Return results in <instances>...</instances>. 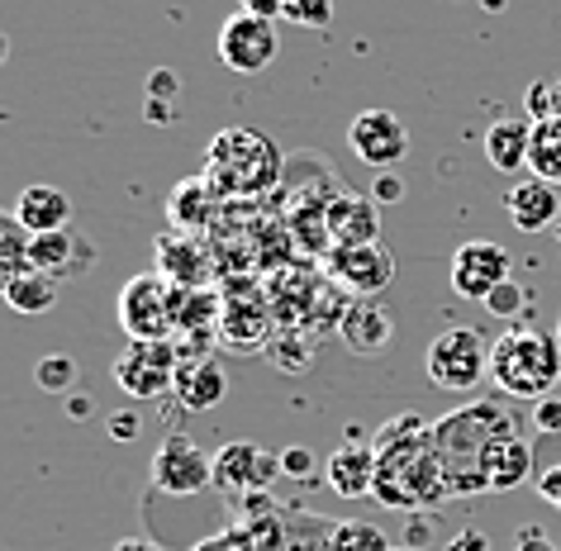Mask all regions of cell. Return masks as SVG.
I'll return each mask as SVG.
<instances>
[{"label": "cell", "mask_w": 561, "mask_h": 551, "mask_svg": "<svg viewBox=\"0 0 561 551\" xmlns=\"http://www.w3.org/2000/svg\"><path fill=\"white\" fill-rule=\"evenodd\" d=\"M371 447H376V485H371V494L386 508H433V504L453 500L443 457H438V447H433V437H428V423L419 414L390 418Z\"/></svg>", "instance_id": "obj_1"}, {"label": "cell", "mask_w": 561, "mask_h": 551, "mask_svg": "<svg viewBox=\"0 0 561 551\" xmlns=\"http://www.w3.org/2000/svg\"><path fill=\"white\" fill-rule=\"evenodd\" d=\"M510 433H518V418L504 414L500 400L461 404L457 414L428 423V437H433V447H438V457H443L453 500H461V494H490L485 461H490V451H495Z\"/></svg>", "instance_id": "obj_2"}, {"label": "cell", "mask_w": 561, "mask_h": 551, "mask_svg": "<svg viewBox=\"0 0 561 551\" xmlns=\"http://www.w3.org/2000/svg\"><path fill=\"white\" fill-rule=\"evenodd\" d=\"M286 172L280 148L257 129H219L205 148L201 176L219 200H243V195H266Z\"/></svg>", "instance_id": "obj_3"}, {"label": "cell", "mask_w": 561, "mask_h": 551, "mask_svg": "<svg viewBox=\"0 0 561 551\" xmlns=\"http://www.w3.org/2000/svg\"><path fill=\"white\" fill-rule=\"evenodd\" d=\"M490 380L504 400H542L561 386V337L542 329H504L490 343Z\"/></svg>", "instance_id": "obj_4"}, {"label": "cell", "mask_w": 561, "mask_h": 551, "mask_svg": "<svg viewBox=\"0 0 561 551\" xmlns=\"http://www.w3.org/2000/svg\"><path fill=\"white\" fill-rule=\"evenodd\" d=\"M176 343L172 337H129V347L115 357L110 376L129 400H162L167 390H176Z\"/></svg>", "instance_id": "obj_5"}, {"label": "cell", "mask_w": 561, "mask_h": 551, "mask_svg": "<svg viewBox=\"0 0 561 551\" xmlns=\"http://www.w3.org/2000/svg\"><path fill=\"white\" fill-rule=\"evenodd\" d=\"M428 380L438 390H453V394H471L481 380L490 376V343L476 329H443L438 337L428 343Z\"/></svg>", "instance_id": "obj_6"}, {"label": "cell", "mask_w": 561, "mask_h": 551, "mask_svg": "<svg viewBox=\"0 0 561 551\" xmlns=\"http://www.w3.org/2000/svg\"><path fill=\"white\" fill-rule=\"evenodd\" d=\"M152 490L172 494V500H195V494L215 490V457L186 433H167L158 451H152Z\"/></svg>", "instance_id": "obj_7"}, {"label": "cell", "mask_w": 561, "mask_h": 551, "mask_svg": "<svg viewBox=\"0 0 561 551\" xmlns=\"http://www.w3.org/2000/svg\"><path fill=\"white\" fill-rule=\"evenodd\" d=\"M119 329L129 337H176V286L162 272H144L119 290Z\"/></svg>", "instance_id": "obj_8"}, {"label": "cell", "mask_w": 561, "mask_h": 551, "mask_svg": "<svg viewBox=\"0 0 561 551\" xmlns=\"http://www.w3.org/2000/svg\"><path fill=\"white\" fill-rule=\"evenodd\" d=\"M215 53L219 62L238 77H257L276 62L280 53V38H276V20L266 15H252V10H233L229 20L219 24V38H215Z\"/></svg>", "instance_id": "obj_9"}, {"label": "cell", "mask_w": 561, "mask_h": 551, "mask_svg": "<svg viewBox=\"0 0 561 551\" xmlns=\"http://www.w3.org/2000/svg\"><path fill=\"white\" fill-rule=\"evenodd\" d=\"M329 280L357 300H376L390 280H396V257L386 243H353V248H333L329 257Z\"/></svg>", "instance_id": "obj_10"}, {"label": "cell", "mask_w": 561, "mask_h": 551, "mask_svg": "<svg viewBox=\"0 0 561 551\" xmlns=\"http://www.w3.org/2000/svg\"><path fill=\"white\" fill-rule=\"evenodd\" d=\"M286 475L280 471V451H262L257 443H224L215 451V490L238 500L252 490H272V480Z\"/></svg>", "instance_id": "obj_11"}, {"label": "cell", "mask_w": 561, "mask_h": 551, "mask_svg": "<svg viewBox=\"0 0 561 551\" xmlns=\"http://www.w3.org/2000/svg\"><path fill=\"white\" fill-rule=\"evenodd\" d=\"M347 144L367 167L376 172H390L396 162H404V152H410V129H404V119L396 110H362V115L347 124Z\"/></svg>", "instance_id": "obj_12"}, {"label": "cell", "mask_w": 561, "mask_h": 551, "mask_svg": "<svg viewBox=\"0 0 561 551\" xmlns=\"http://www.w3.org/2000/svg\"><path fill=\"white\" fill-rule=\"evenodd\" d=\"M514 276V257L510 248L490 243V238H471L453 252V290L461 300H485L500 280Z\"/></svg>", "instance_id": "obj_13"}, {"label": "cell", "mask_w": 561, "mask_h": 551, "mask_svg": "<svg viewBox=\"0 0 561 551\" xmlns=\"http://www.w3.org/2000/svg\"><path fill=\"white\" fill-rule=\"evenodd\" d=\"M504 215H510V223L518 233H542L561 219V195H557L552 181H542V176L514 181L510 195H504Z\"/></svg>", "instance_id": "obj_14"}, {"label": "cell", "mask_w": 561, "mask_h": 551, "mask_svg": "<svg viewBox=\"0 0 561 551\" xmlns=\"http://www.w3.org/2000/svg\"><path fill=\"white\" fill-rule=\"evenodd\" d=\"M339 337L347 343V352H357V357H381V352L390 347V337H396V319H390L386 305L357 300V305L343 309Z\"/></svg>", "instance_id": "obj_15"}, {"label": "cell", "mask_w": 561, "mask_h": 551, "mask_svg": "<svg viewBox=\"0 0 561 551\" xmlns=\"http://www.w3.org/2000/svg\"><path fill=\"white\" fill-rule=\"evenodd\" d=\"M329 238L333 248H353V243H381V215H376L371 195L339 191L329 200Z\"/></svg>", "instance_id": "obj_16"}, {"label": "cell", "mask_w": 561, "mask_h": 551, "mask_svg": "<svg viewBox=\"0 0 561 551\" xmlns=\"http://www.w3.org/2000/svg\"><path fill=\"white\" fill-rule=\"evenodd\" d=\"M324 480L333 494H343V500H362V494H371L376 485V447L362 437V443H343L333 457L324 461Z\"/></svg>", "instance_id": "obj_17"}, {"label": "cell", "mask_w": 561, "mask_h": 551, "mask_svg": "<svg viewBox=\"0 0 561 551\" xmlns=\"http://www.w3.org/2000/svg\"><path fill=\"white\" fill-rule=\"evenodd\" d=\"M224 390H229V376H224V366L215 357H205V352H186V357H181L172 394L186 409H215L224 400Z\"/></svg>", "instance_id": "obj_18"}, {"label": "cell", "mask_w": 561, "mask_h": 551, "mask_svg": "<svg viewBox=\"0 0 561 551\" xmlns=\"http://www.w3.org/2000/svg\"><path fill=\"white\" fill-rule=\"evenodd\" d=\"M15 223L24 233H58L72 223V195L58 186H24L15 200Z\"/></svg>", "instance_id": "obj_19"}, {"label": "cell", "mask_w": 561, "mask_h": 551, "mask_svg": "<svg viewBox=\"0 0 561 551\" xmlns=\"http://www.w3.org/2000/svg\"><path fill=\"white\" fill-rule=\"evenodd\" d=\"M95 262V248H87L81 238H72L67 229L58 233H30V266H38V272H48V276H77L81 266H91Z\"/></svg>", "instance_id": "obj_20"}, {"label": "cell", "mask_w": 561, "mask_h": 551, "mask_svg": "<svg viewBox=\"0 0 561 551\" xmlns=\"http://www.w3.org/2000/svg\"><path fill=\"white\" fill-rule=\"evenodd\" d=\"M158 272L172 280V286L195 290V286H205L209 280V257H205V248L195 243V238H186L176 229V233L158 238Z\"/></svg>", "instance_id": "obj_21"}, {"label": "cell", "mask_w": 561, "mask_h": 551, "mask_svg": "<svg viewBox=\"0 0 561 551\" xmlns=\"http://www.w3.org/2000/svg\"><path fill=\"white\" fill-rule=\"evenodd\" d=\"M533 148V119L528 115H504L485 129V158L495 172H524Z\"/></svg>", "instance_id": "obj_22"}, {"label": "cell", "mask_w": 561, "mask_h": 551, "mask_svg": "<svg viewBox=\"0 0 561 551\" xmlns=\"http://www.w3.org/2000/svg\"><path fill=\"white\" fill-rule=\"evenodd\" d=\"M280 518H286V537H280V551H333V528L339 518L314 514L300 500H280Z\"/></svg>", "instance_id": "obj_23"}, {"label": "cell", "mask_w": 561, "mask_h": 551, "mask_svg": "<svg viewBox=\"0 0 561 551\" xmlns=\"http://www.w3.org/2000/svg\"><path fill=\"white\" fill-rule=\"evenodd\" d=\"M15 314H48L53 305H58V276H48V272H38V266H24V272L10 280L5 295H0Z\"/></svg>", "instance_id": "obj_24"}, {"label": "cell", "mask_w": 561, "mask_h": 551, "mask_svg": "<svg viewBox=\"0 0 561 551\" xmlns=\"http://www.w3.org/2000/svg\"><path fill=\"white\" fill-rule=\"evenodd\" d=\"M229 532H233V551H280V537H286L280 504L262 508V514H233Z\"/></svg>", "instance_id": "obj_25"}, {"label": "cell", "mask_w": 561, "mask_h": 551, "mask_svg": "<svg viewBox=\"0 0 561 551\" xmlns=\"http://www.w3.org/2000/svg\"><path fill=\"white\" fill-rule=\"evenodd\" d=\"M209 200H219V195L209 191V181H205V176L181 181V186L172 191V200H167V209H172V223H176L181 233L205 229V219H209Z\"/></svg>", "instance_id": "obj_26"}, {"label": "cell", "mask_w": 561, "mask_h": 551, "mask_svg": "<svg viewBox=\"0 0 561 551\" xmlns=\"http://www.w3.org/2000/svg\"><path fill=\"white\" fill-rule=\"evenodd\" d=\"M528 172L561 186V115L533 124V148H528Z\"/></svg>", "instance_id": "obj_27"}, {"label": "cell", "mask_w": 561, "mask_h": 551, "mask_svg": "<svg viewBox=\"0 0 561 551\" xmlns=\"http://www.w3.org/2000/svg\"><path fill=\"white\" fill-rule=\"evenodd\" d=\"M533 461H538V471H533V485L552 508H561V433H542V443L533 447Z\"/></svg>", "instance_id": "obj_28"}, {"label": "cell", "mask_w": 561, "mask_h": 551, "mask_svg": "<svg viewBox=\"0 0 561 551\" xmlns=\"http://www.w3.org/2000/svg\"><path fill=\"white\" fill-rule=\"evenodd\" d=\"M333 551H396L386 528H376V523H362V518H343L339 528H333Z\"/></svg>", "instance_id": "obj_29"}, {"label": "cell", "mask_w": 561, "mask_h": 551, "mask_svg": "<svg viewBox=\"0 0 561 551\" xmlns=\"http://www.w3.org/2000/svg\"><path fill=\"white\" fill-rule=\"evenodd\" d=\"M77 361L67 357V352H48V357H38L34 366V380H38V390H48V394H72L77 390Z\"/></svg>", "instance_id": "obj_30"}, {"label": "cell", "mask_w": 561, "mask_h": 551, "mask_svg": "<svg viewBox=\"0 0 561 551\" xmlns=\"http://www.w3.org/2000/svg\"><path fill=\"white\" fill-rule=\"evenodd\" d=\"M30 266V238H15V223L0 219V295Z\"/></svg>", "instance_id": "obj_31"}, {"label": "cell", "mask_w": 561, "mask_h": 551, "mask_svg": "<svg viewBox=\"0 0 561 551\" xmlns=\"http://www.w3.org/2000/svg\"><path fill=\"white\" fill-rule=\"evenodd\" d=\"M481 305H485L495 319H524L528 305H533V295H528V286H518V280L510 276V280H500V286L490 290Z\"/></svg>", "instance_id": "obj_32"}, {"label": "cell", "mask_w": 561, "mask_h": 551, "mask_svg": "<svg viewBox=\"0 0 561 551\" xmlns=\"http://www.w3.org/2000/svg\"><path fill=\"white\" fill-rule=\"evenodd\" d=\"M280 20L300 24V30H329L333 24V0H280Z\"/></svg>", "instance_id": "obj_33"}, {"label": "cell", "mask_w": 561, "mask_h": 551, "mask_svg": "<svg viewBox=\"0 0 561 551\" xmlns=\"http://www.w3.org/2000/svg\"><path fill=\"white\" fill-rule=\"evenodd\" d=\"M528 119L538 124V119H557L561 110H557V81H533L528 87Z\"/></svg>", "instance_id": "obj_34"}, {"label": "cell", "mask_w": 561, "mask_h": 551, "mask_svg": "<svg viewBox=\"0 0 561 551\" xmlns=\"http://www.w3.org/2000/svg\"><path fill=\"white\" fill-rule=\"evenodd\" d=\"M314 451L310 447H286V451H280V471H286L290 480H310L314 475Z\"/></svg>", "instance_id": "obj_35"}, {"label": "cell", "mask_w": 561, "mask_h": 551, "mask_svg": "<svg viewBox=\"0 0 561 551\" xmlns=\"http://www.w3.org/2000/svg\"><path fill=\"white\" fill-rule=\"evenodd\" d=\"M533 423H538V433H561V400L552 394H542V400H533Z\"/></svg>", "instance_id": "obj_36"}, {"label": "cell", "mask_w": 561, "mask_h": 551, "mask_svg": "<svg viewBox=\"0 0 561 551\" xmlns=\"http://www.w3.org/2000/svg\"><path fill=\"white\" fill-rule=\"evenodd\" d=\"M514 551H561V547L538 528V523H524V528H518V537H514Z\"/></svg>", "instance_id": "obj_37"}, {"label": "cell", "mask_w": 561, "mask_h": 551, "mask_svg": "<svg viewBox=\"0 0 561 551\" xmlns=\"http://www.w3.org/2000/svg\"><path fill=\"white\" fill-rule=\"evenodd\" d=\"M376 205H396L400 200V195H404V181L400 176H390V172H381V176H376Z\"/></svg>", "instance_id": "obj_38"}, {"label": "cell", "mask_w": 561, "mask_h": 551, "mask_svg": "<svg viewBox=\"0 0 561 551\" xmlns=\"http://www.w3.org/2000/svg\"><path fill=\"white\" fill-rule=\"evenodd\" d=\"M447 551H490V537L476 532V528H461L453 542H447Z\"/></svg>", "instance_id": "obj_39"}, {"label": "cell", "mask_w": 561, "mask_h": 551, "mask_svg": "<svg viewBox=\"0 0 561 551\" xmlns=\"http://www.w3.org/2000/svg\"><path fill=\"white\" fill-rule=\"evenodd\" d=\"M110 437H115V443H134V437H138V418L134 414H115V418H110Z\"/></svg>", "instance_id": "obj_40"}, {"label": "cell", "mask_w": 561, "mask_h": 551, "mask_svg": "<svg viewBox=\"0 0 561 551\" xmlns=\"http://www.w3.org/2000/svg\"><path fill=\"white\" fill-rule=\"evenodd\" d=\"M191 551H233V532H229V528H219V532H209L205 542H195Z\"/></svg>", "instance_id": "obj_41"}, {"label": "cell", "mask_w": 561, "mask_h": 551, "mask_svg": "<svg viewBox=\"0 0 561 551\" xmlns=\"http://www.w3.org/2000/svg\"><path fill=\"white\" fill-rule=\"evenodd\" d=\"M238 10H252V15L280 20V0H238Z\"/></svg>", "instance_id": "obj_42"}, {"label": "cell", "mask_w": 561, "mask_h": 551, "mask_svg": "<svg viewBox=\"0 0 561 551\" xmlns=\"http://www.w3.org/2000/svg\"><path fill=\"white\" fill-rule=\"evenodd\" d=\"M115 551H167V547L152 542V537H124V542H115Z\"/></svg>", "instance_id": "obj_43"}, {"label": "cell", "mask_w": 561, "mask_h": 551, "mask_svg": "<svg viewBox=\"0 0 561 551\" xmlns=\"http://www.w3.org/2000/svg\"><path fill=\"white\" fill-rule=\"evenodd\" d=\"M67 414H72V418H87V414H91V404H87V400H77V394H72V400H67Z\"/></svg>", "instance_id": "obj_44"}, {"label": "cell", "mask_w": 561, "mask_h": 551, "mask_svg": "<svg viewBox=\"0 0 561 551\" xmlns=\"http://www.w3.org/2000/svg\"><path fill=\"white\" fill-rule=\"evenodd\" d=\"M5 53H10V48H5V34H0V62H5Z\"/></svg>", "instance_id": "obj_45"}, {"label": "cell", "mask_w": 561, "mask_h": 551, "mask_svg": "<svg viewBox=\"0 0 561 551\" xmlns=\"http://www.w3.org/2000/svg\"><path fill=\"white\" fill-rule=\"evenodd\" d=\"M557 110H561V81H557Z\"/></svg>", "instance_id": "obj_46"}, {"label": "cell", "mask_w": 561, "mask_h": 551, "mask_svg": "<svg viewBox=\"0 0 561 551\" xmlns=\"http://www.w3.org/2000/svg\"><path fill=\"white\" fill-rule=\"evenodd\" d=\"M557 337H561V314H557Z\"/></svg>", "instance_id": "obj_47"}, {"label": "cell", "mask_w": 561, "mask_h": 551, "mask_svg": "<svg viewBox=\"0 0 561 551\" xmlns=\"http://www.w3.org/2000/svg\"><path fill=\"white\" fill-rule=\"evenodd\" d=\"M396 551H414V547H396Z\"/></svg>", "instance_id": "obj_48"}]
</instances>
